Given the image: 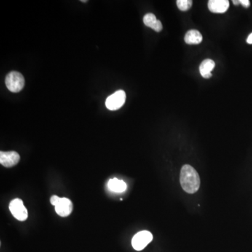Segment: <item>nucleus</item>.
Wrapping results in <instances>:
<instances>
[{"label": "nucleus", "mask_w": 252, "mask_h": 252, "mask_svg": "<svg viewBox=\"0 0 252 252\" xmlns=\"http://www.w3.org/2000/svg\"><path fill=\"white\" fill-rule=\"evenodd\" d=\"M126 100V94L125 91L123 90H119L107 98L105 105H106L108 109L111 110V111H115V110H118L122 108L123 105L125 104Z\"/></svg>", "instance_id": "20e7f679"}, {"label": "nucleus", "mask_w": 252, "mask_h": 252, "mask_svg": "<svg viewBox=\"0 0 252 252\" xmlns=\"http://www.w3.org/2000/svg\"><path fill=\"white\" fill-rule=\"evenodd\" d=\"M153 240V235L149 231H140L135 234L132 240V247L137 251L144 250Z\"/></svg>", "instance_id": "423d86ee"}, {"label": "nucleus", "mask_w": 252, "mask_h": 252, "mask_svg": "<svg viewBox=\"0 0 252 252\" xmlns=\"http://www.w3.org/2000/svg\"><path fill=\"white\" fill-rule=\"evenodd\" d=\"M229 1L228 0H210L208 8L210 12L215 14H223L228 10Z\"/></svg>", "instance_id": "6e6552de"}, {"label": "nucleus", "mask_w": 252, "mask_h": 252, "mask_svg": "<svg viewBox=\"0 0 252 252\" xmlns=\"http://www.w3.org/2000/svg\"><path fill=\"white\" fill-rule=\"evenodd\" d=\"M193 1L191 0H178L177 5H178L180 10L182 12H186L189 10L192 6Z\"/></svg>", "instance_id": "ddd939ff"}, {"label": "nucleus", "mask_w": 252, "mask_h": 252, "mask_svg": "<svg viewBox=\"0 0 252 252\" xmlns=\"http://www.w3.org/2000/svg\"><path fill=\"white\" fill-rule=\"evenodd\" d=\"M215 67V63L211 59H205V60L202 62L200 64V72L201 76L205 79H209L211 77V72L213 70Z\"/></svg>", "instance_id": "9d476101"}, {"label": "nucleus", "mask_w": 252, "mask_h": 252, "mask_svg": "<svg viewBox=\"0 0 252 252\" xmlns=\"http://www.w3.org/2000/svg\"><path fill=\"white\" fill-rule=\"evenodd\" d=\"M51 203L55 206V212L62 217L69 216L72 212L73 205L72 201L66 198H60L53 196L50 199Z\"/></svg>", "instance_id": "f03ea898"}, {"label": "nucleus", "mask_w": 252, "mask_h": 252, "mask_svg": "<svg viewBox=\"0 0 252 252\" xmlns=\"http://www.w3.org/2000/svg\"><path fill=\"white\" fill-rule=\"evenodd\" d=\"M108 188L110 191H113V192L122 193L127 189V184L123 180L114 178L108 181Z\"/></svg>", "instance_id": "9b49d317"}, {"label": "nucleus", "mask_w": 252, "mask_h": 252, "mask_svg": "<svg viewBox=\"0 0 252 252\" xmlns=\"http://www.w3.org/2000/svg\"><path fill=\"white\" fill-rule=\"evenodd\" d=\"M247 42L248 43V44H252V33L249 35L248 37H247Z\"/></svg>", "instance_id": "2eb2a0df"}, {"label": "nucleus", "mask_w": 252, "mask_h": 252, "mask_svg": "<svg viewBox=\"0 0 252 252\" xmlns=\"http://www.w3.org/2000/svg\"><path fill=\"white\" fill-rule=\"evenodd\" d=\"M184 41L188 44H199L202 41V36L198 30H191L185 35Z\"/></svg>", "instance_id": "f8f14e48"}, {"label": "nucleus", "mask_w": 252, "mask_h": 252, "mask_svg": "<svg viewBox=\"0 0 252 252\" xmlns=\"http://www.w3.org/2000/svg\"><path fill=\"white\" fill-rule=\"evenodd\" d=\"M180 183L183 191L188 194H195L200 188V176L194 167L184 165L180 172Z\"/></svg>", "instance_id": "f257e3e1"}, {"label": "nucleus", "mask_w": 252, "mask_h": 252, "mask_svg": "<svg viewBox=\"0 0 252 252\" xmlns=\"http://www.w3.org/2000/svg\"><path fill=\"white\" fill-rule=\"evenodd\" d=\"M9 210L13 216L20 221H25L28 218V212L23 202L20 199H14L9 204Z\"/></svg>", "instance_id": "39448f33"}, {"label": "nucleus", "mask_w": 252, "mask_h": 252, "mask_svg": "<svg viewBox=\"0 0 252 252\" xmlns=\"http://www.w3.org/2000/svg\"><path fill=\"white\" fill-rule=\"evenodd\" d=\"M82 2H87L88 1H86V0H82Z\"/></svg>", "instance_id": "f3484780"}, {"label": "nucleus", "mask_w": 252, "mask_h": 252, "mask_svg": "<svg viewBox=\"0 0 252 252\" xmlns=\"http://www.w3.org/2000/svg\"><path fill=\"white\" fill-rule=\"evenodd\" d=\"M6 87L12 92H20L25 86V79L23 75L17 71L11 72L5 79Z\"/></svg>", "instance_id": "7ed1b4c3"}, {"label": "nucleus", "mask_w": 252, "mask_h": 252, "mask_svg": "<svg viewBox=\"0 0 252 252\" xmlns=\"http://www.w3.org/2000/svg\"><path fill=\"white\" fill-rule=\"evenodd\" d=\"M143 22L146 26L149 27L156 32H161L162 29V23L159 20H157L154 14H146L143 18Z\"/></svg>", "instance_id": "1a4fd4ad"}, {"label": "nucleus", "mask_w": 252, "mask_h": 252, "mask_svg": "<svg viewBox=\"0 0 252 252\" xmlns=\"http://www.w3.org/2000/svg\"><path fill=\"white\" fill-rule=\"evenodd\" d=\"M20 155L16 151H1L0 163L5 167H12L17 165L20 161Z\"/></svg>", "instance_id": "0eeeda50"}, {"label": "nucleus", "mask_w": 252, "mask_h": 252, "mask_svg": "<svg viewBox=\"0 0 252 252\" xmlns=\"http://www.w3.org/2000/svg\"><path fill=\"white\" fill-rule=\"evenodd\" d=\"M233 2H234V4H235V5H238L239 4H240V1H236V0L233 1Z\"/></svg>", "instance_id": "dca6fc26"}, {"label": "nucleus", "mask_w": 252, "mask_h": 252, "mask_svg": "<svg viewBox=\"0 0 252 252\" xmlns=\"http://www.w3.org/2000/svg\"><path fill=\"white\" fill-rule=\"evenodd\" d=\"M240 2L244 7L248 8L250 6V1L249 0H240Z\"/></svg>", "instance_id": "4468645a"}]
</instances>
